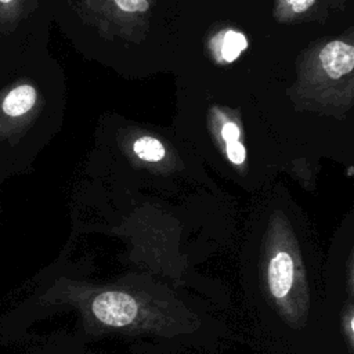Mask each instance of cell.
Wrapping results in <instances>:
<instances>
[{
  "mask_svg": "<svg viewBox=\"0 0 354 354\" xmlns=\"http://www.w3.org/2000/svg\"><path fill=\"white\" fill-rule=\"evenodd\" d=\"M314 0H300V1H296L292 4V8L295 12H301L304 10H307L311 4H313Z\"/></svg>",
  "mask_w": 354,
  "mask_h": 354,
  "instance_id": "9",
  "label": "cell"
},
{
  "mask_svg": "<svg viewBox=\"0 0 354 354\" xmlns=\"http://www.w3.org/2000/svg\"><path fill=\"white\" fill-rule=\"evenodd\" d=\"M290 4H293V3H296V1H300V0H288Z\"/></svg>",
  "mask_w": 354,
  "mask_h": 354,
  "instance_id": "11",
  "label": "cell"
},
{
  "mask_svg": "<svg viewBox=\"0 0 354 354\" xmlns=\"http://www.w3.org/2000/svg\"><path fill=\"white\" fill-rule=\"evenodd\" d=\"M36 101V90L29 84H21L11 90L3 101V111L8 116H21L26 113Z\"/></svg>",
  "mask_w": 354,
  "mask_h": 354,
  "instance_id": "3",
  "label": "cell"
},
{
  "mask_svg": "<svg viewBox=\"0 0 354 354\" xmlns=\"http://www.w3.org/2000/svg\"><path fill=\"white\" fill-rule=\"evenodd\" d=\"M134 152L144 160L156 162L165 156L163 145L152 138V137H142L134 142Z\"/></svg>",
  "mask_w": 354,
  "mask_h": 354,
  "instance_id": "4",
  "label": "cell"
},
{
  "mask_svg": "<svg viewBox=\"0 0 354 354\" xmlns=\"http://www.w3.org/2000/svg\"><path fill=\"white\" fill-rule=\"evenodd\" d=\"M245 48H246V39L243 35L234 30L225 32L223 37V46H221V55L225 61L231 62L236 59L238 55Z\"/></svg>",
  "mask_w": 354,
  "mask_h": 354,
  "instance_id": "5",
  "label": "cell"
},
{
  "mask_svg": "<svg viewBox=\"0 0 354 354\" xmlns=\"http://www.w3.org/2000/svg\"><path fill=\"white\" fill-rule=\"evenodd\" d=\"M321 64L325 69V72L333 77L337 79L354 68V48L350 44H346L343 41L335 40L328 43L319 54Z\"/></svg>",
  "mask_w": 354,
  "mask_h": 354,
  "instance_id": "2",
  "label": "cell"
},
{
  "mask_svg": "<svg viewBox=\"0 0 354 354\" xmlns=\"http://www.w3.org/2000/svg\"><path fill=\"white\" fill-rule=\"evenodd\" d=\"M62 301L77 306L94 336L138 337L177 332V311L166 299H152L141 288L68 282ZM181 325V324H180Z\"/></svg>",
  "mask_w": 354,
  "mask_h": 354,
  "instance_id": "1",
  "label": "cell"
},
{
  "mask_svg": "<svg viewBox=\"0 0 354 354\" xmlns=\"http://www.w3.org/2000/svg\"><path fill=\"white\" fill-rule=\"evenodd\" d=\"M115 3L124 11L136 12V11H145L148 8L147 0H115Z\"/></svg>",
  "mask_w": 354,
  "mask_h": 354,
  "instance_id": "7",
  "label": "cell"
},
{
  "mask_svg": "<svg viewBox=\"0 0 354 354\" xmlns=\"http://www.w3.org/2000/svg\"><path fill=\"white\" fill-rule=\"evenodd\" d=\"M221 136L223 138L230 142V141H238L239 138V129L236 124L234 123H225L223 126V130H221Z\"/></svg>",
  "mask_w": 354,
  "mask_h": 354,
  "instance_id": "8",
  "label": "cell"
},
{
  "mask_svg": "<svg viewBox=\"0 0 354 354\" xmlns=\"http://www.w3.org/2000/svg\"><path fill=\"white\" fill-rule=\"evenodd\" d=\"M227 155H228V159L232 162V163H242L245 160V156H246V151L243 148V145L239 142V141H230L227 142Z\"/></svg>",
  "mask_w": 354,
  "mask_h": 354,
  "instance_id": "6",
  "label": "cell"
},
{
  "mask_svg": "<svg viewBox=\"0 0 354 354\" xmlns=\"http://www.w3.org/2000/svg\"><path fill=\"white\" fill-rule=\"evenodd\" d=\"M12 0H0V3H3V4H10Z\"/></svg>",
  "mask_w": 354,
  "mask_h": 354,
  "instance_id": "10",
  "label": "cell"
}]
</instances>
